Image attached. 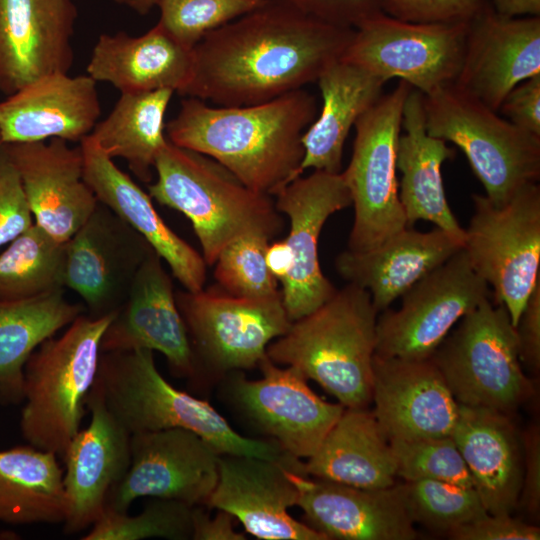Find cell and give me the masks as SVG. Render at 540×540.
Masks as SVG:
<instances>
[{
  "mask_svg": "<svg viewBox=\"0 0 540 540\" xmlns=\"http://www.w3.org/2000/svg\"><path fill=\"white\" fill-rule=\"evenodd\" d=\"M354 29L307 16L278 0L207 33L192 49L180 95L217 106L266 102L306 84L340 60Z\"/></svg>",
  "mask_w": 540,
  "mask_h": 540,
  "instance_id": "6da1fadb",
  "label": "cell"
},
{
  "mask_svg": "<svg viewBox=\"0 0 540 540\" xmlns=\"http://www.w3.org/2000/svg\"><path fill=\"white\" fill-rule=\"evenodd\" d=\"M316 113L314 95L303 88L245 106H209L188 97L165 130L171 143L214 159L250 189L275 196L302 174V135Z\"/></svg>",
  "mask_w": 540,
  "mask_h": 540,
  "instance_id": "7a4b0ae2",
  "label": "cell"
},
{
  "mask_svg": "<svg viewBox=\"0 0 540 540\" xmlns=\"http://www.w3.org/2000/svg\"><path fill=\"white\" fill-rule=\"evenodd\" d=\"M377 311L365 289L348 283L267 347L277 365L297 368L345 408L372 402Z\"/></svg>",
  "mask_w": 540,
  "mask_h": 540,
  "instance_id": "3957f363",
  "label": "cell"
},
{
  "mask_svg": "<svg viewBox=\"0 0 540 540\" xmlns=\"http://www.w3.org/2000/svg\"><path fill=\"white\" fill-rule=\"evenodd\" d=\"M156 181L149 195L160 204L183 213L192 223L207 265L222 249L247 234L272 239L283 227L271 196L244 185L214 159L169 140L159 151Z\"/></svg>",
  "mask_w": 540,
  "mask_h": 540,
  "instance_id": "277c9868",
  "label": "cell"
},
{
  "mask_svg": "<svg viewBox=\"0 0 540 540\" xmlns=\"http://www.w3.org/2000/svg\"><path fill=\"white\" fill-rule=\"evenodd\" d=\"M94 383L131 435L182 428L198 434L220 455L280 460L287 454L273 441L239 434L206 400L172 386L158 371L152 350L102 352Z\"/></svg>",
  "mask_w": 540,
  "mask_h": 540,
  "instance_id": "5b68a950",
  "label": "cell"
},
{
  "mask_svg": "<svg viewBox=\"0 0 540 540\" xmlns=\"http://www.w3.org/2000/svg\"><path fill=\"white\" fill-rule=\"evenodd\" d=\"M115 314H81L60 337L45 340L27 360L20 429L30 445L63 458L80 430L98 371L101 340Z\"/></svg>",
  "mask_w": 540,
  "mask_h": 540,
  "instance_id": "8992f818",
  "label": "cell"
},
{
  "mask_svg": "<svg viewBox=\"0 0 540 540\" xmlns=\"http://www.w3.org/2000/svg\"><path fill=\"white\" fill-rule=\"evenodd\" d=\"M423 108L428 134L462 150L495 205L539 181V136L517 127L453 84L423 95Z\"/></svg>",
  "mask_w": 540,
  "mask_h": 540,
  "instance_id": "52a82bcc",
  "label": "cell"
},
{
  "mask_svg": "<svg viewBox=\"0 0 540 540\" xmlns=\"http://www.w3.org/2000/svg\"><path fill=\"white\" fill-rule=\"evenodd\" d=\"M458 404L510 415L532 394L506 308L485 299L430 357Z\"/></svg>",
  "mask_w": 540,
  "mask_h": 540,
  "instance_id": "ba28073f",
  "label": "cell"
},
{
  "mask_svg": "<svg viewBox=\"0 0 540 540\" xmlns=\"http://www.w3.org/2000/svg\"><path fill=\"white\" fill-rule=\"evenodd\" d=\"M472 200L463 249L516 327L540 280V186L527 184L502 205L486 195L473 194Z\"/></svg>",
  "mask_w": 540,
  "mask_h": 540,
  "instance_id": "9c48e42d",
  "label": "cell"
},
{
  "mask_svg": "<svg viewBox=\"0 0 540 540\" xmlns=\"http://www.w3.org/2000/svg\"><path fill=\"white\" fill-rule=\"evenodd\" d=\"M413 88L404 81L382 95L355 123L350 162L341 172L354 207L348 249L375 248L407 226L397 179L403 107Z\"/></svg>",
  "mask_w": 540,
  "mask_h": 540,
  "instance_id": "30bf717a",
  "label": "cell"
},
{
  "mask_svg": "<svg viewBox=\"0 0 540 540\" xmlns=\"http://www.w3.org/2000/svg\"><path fill=\"white\" fill-rule=\"evenodd\" d=\"M176 302L197 364L210 375L258 367L268 345L290 325L282 296L247 299L213 289L178 291Z\"/></svg>",
  "mask_w": 540,
  "mask_h": 540,
  "instance_id": "8fae6325",
  "label": "cell"
},
{
  "mask_svg": "<svg viewBox=\"0 0 540 540\" xmlns=\"http://www.w3.org/2000/svg\"><path fill=\"white\" fill-rule=\"evenodd\" d=\"M490 295L462 248L406 291L398 310L381 312L375 354L430 358L452 327Z\"/></svg>",
  "mask_w": 540,
  "mask_h": 540,
  "instance_id": "7c38bea8",
  "label": "cell"
},
{
  "mask_svg": "<svg viewBox=\"0 0 540 540\" xmlns=\"http://www.w3.org/2000/svg\"><path fill=\"white\" fill-rule=\"evenodd\" d=\"M468 24L412 23L382 12L354 29L340 60L427 95L455 82Z\"/></svg>",
  "mask_w": 540,
  "mask_h": 540,
  "instance_id": "4fadbf2b",
  "label": "cell"
},
{
  "mask_svg": "<svg viewBox=\"0 0 540 540\" xmlns=\"http://www.w3.org/2000/svg\"><path fill=\"white\" fill-rule=\"evenodd\" d=\"M262 378L249 380L238 371L227 375L232 405L256 431L296 458L311 457L345 407L319 397L295 367H279L267 354L259 366Z\"/></svg>",
  "mask_w": 540,
  "mask_h": 540,
  "instance_id": "5bb4252c",
  "label": "cell"
},
{
  "mask_svg": "<svg viewBox=\"0 0 540 540\" xmlns=\"http://www.w3.org/2000/svg\"><path fill=\"white\" fill-rule=\"evenodd\" d=\"M130 455L129 468L109 492L105 507L127 512L140 497L208 505L220 454L198 434L182 428L135 433Z\"/></svg>",
  "mask_w": 540,
  "mask_h": 540,
  "instance_id": "9a60e30c",
  "label": "cell"
},
{
  "mask_svg": "<svg viewBox=\"0 0 540 540\" xmlns=\"http://www.w3.org/2000/svg\"><path fill=\"white\" fill-rule=\"evenodd\" d=\"M275 196L276 209L290 221L284 240L291 248L293 267L280 282L282 303L293 322L316 310L337 291L321 270L318 241L327 219L349 207L352 200L341 172L320 170L299 176Z\"/></svg>",
  "mask_w": 540,
  "mask_h": 540,
  "instance_id": "2e32d148",
  "label": "cell"
},
{
  "mask_svg": "<svg viewBox=\"0 0 540 540\" xmlns=\"http://www.w3.org/2000/svg\"><path fill=\"white\" fill-rule=\"evenodd\" d=\"M292 471L306 474L304 462L289 454L280 460L220 455L217 484L207 506L228 512L258 539L328 540L288 513L298 497Z\"/></svg>",
  "mask_w": 540,
  "mask_h": 540,
  "instance_id": "e0dca14e",
  "label": "cell"
},
{
  "mask_svg": "<svg viewBox=\"0 0 540 540\" xmlns=\"http://www.w3.org/2000/svg\"><path fill=\"white\" fill-rule=\"evenodd\" d=\"M151 250L143 237L98 202L65 243L64 286L82 298L89 316L117 313Z\"/></svg>",
  "mask_w": 540,
  "mask_h": 540,
  "instance_id": "ac0fdd59",
  "label": "cell"
},
{
  "mask_svg": "<svg viewBox=\"0 0 540 540\" xmlns=\"http://www.w3.org/2000/svg\"><path fill=\"white\" fill-rule=\"evenodd\" d=\"M538 74L540 16H505L487 2L468 24L453 85L498 112L516 85Z\"/></svg>",
  "mask_w": 540,
  "mask_h": 540,
  "instance_id": "d6986e66",
  "label": "cell"
},
{
  "mask_svg": "<svg viewBox=\"0 0 540 540\" xmlns=\"http://www.w3.org/2000/svg\"><path fill=\"white\" fill-rule=\"evenodd\" d=\"M134 349L158 351L174 376L197 380L196 359L172 279L153 249L101 340L102 352Z\"/></svg>",
  "mask_w": 540,
  "mask_h": 540,
  "instance_id": "ffe728a7",
  "label": "cell"
},
{
  "mask_svg": "<svg viewBox=\"0 0 540 540\" xmlns=\"http://www.w3.org/2000/svg\"><path fill=\"white\" fill-rule=\"evenodd\" d=\"M89 425L73 437L62 458L67 501L64 532L75 534L91 527L103 512L111 489L130 465L131 434L106 407L93 383L86 402Z\"/></svg>",
  "mask_w": 540,
  "mask_h": 540,
  "instance_id": "44dd1931",
  "label": "cell"
},
{
  "mask_svg": "<svg viewBox=\"0 0 540 540\" xmlns=\"http://www.w3.org/2000/svg\"><path fill=\"white\" fill-rule=\"evenodd\" d=\"M372 411L388 439L451 436L459 404L431 358L406 360L374 354Z\"/></svg>",
  "mask_w": 540,
  "mask_h": 540,
  "instance_id": "7402d4cb",
  "label": "cell"
},
{
  "mask_svg": "<svg viewBox=\"0 0 540 540\" xmlns=\"http://www.w3.org/2000/svg\"><path fill=\"white\" fill-rule=\"evenodd\" d=\"M2 144L19 174L34 223L66 243L98 204L83 177L80 146L70 147L59 138Z\"/></svg>",
  "mask_w": 540,
  "mask_h": 540,
  "instance_id": "603a6c76",
  "label": "cell"
},
{
  "mask_svg": "<svg viewBox=\"0 0 540 540\" xmlns=\"http://www.w3.org/2000/svg\"><path fill=\"white\" fill-rule=\"evenodd\" d=\"M77 14L72 0H0V91L68 73Z\"/></svg>",
  "mask_w": 540,
  "mask_h": 540,
  "instance_id": "cb8c5ba5",
  "label": "cell"
},
{
  "mask_svg": "<svg viewBox=\"0 0 540 540\" xmlns=\"http://www.w3.org/2000/svg\"><path fill=\"white\" fill-rule=\"evenodd\" d=\"M305 523L329 539L413 540L417 537L401 484L364 489L290 472Z\"/></svg>",
  "mask_w": 540,
  "mask_h": 540,
  "instance_id": "d4e9b609",
  "label": "cell"
},
{
  "mask_svg": "<svg viewBox=\"0 0 540 540\" xmlns=\"http://www.w3.org/2000/svg\"><path fill=\"white\" fill-rule=\"evenodd\" d=\"M100 114L96 81L89 75H45L0 101V143L81 142Z\"/></svg>",
  "mask_w": 540,
  "mask_h": 540,
  "instance_id": "484cf974",
  "label": "cell"
},
{
  "mask_svg": "<svg viewBox=\"0 0 540 540\" xmlns=\"http://www.w3.org/2000/svg\"><path fill=\"white\" fill-rule=\"evenodd\" d=\"M83 177L98 202L126 222L164 260L173 276L188 291H199L206 281V262L190 244L160 217L151 196L119 169L95 140L80 142Z\"/></svg>",
  "mask_w": 540,
  "mask_h": 540,
  "instance_id": "4316f807",
  "label": "cell"
},
{
  "mask_svg": "<svg viewBox=\"0 0 540 540\" xmlns=\"http://www.w3.org/2000/svg\"><path fill=\"white\" fill-rule=\"evenodd\" d=\"M463 245L464 238L438 227L429 232L406 227L375 248L342 252L335 267L348 283L368 291L382 312Z\"/></svg>",
  "mask_w": 540,
  "mask_h": 540,
  "instance_id": "83f0119b",
  "label": "cell"
},
{
  "mask_svg": "<svg viewBox=\"0 0 540 540\" xmlns=\"http://www.w3.org/2000/svg\"><path fill=\"white\" fill-rule=\"evenodd\" d=\"M451 438L488 514H511L522 488L523 447L510 416L459 404Z\"/></svg>",
  "mask_w": 540,
  "mask_h": 540,
  "instance_id": "f1b7e54d",
  "label": "cell"
},
{
  "mask_svg": "<svg viewBox=\"0 0 540 540\" xmlns=\"http://www.w3.org/2000/svg\"><path fill=\"white\" fill-rule=\"evenodd\" d=\"M193 56L160 24L143 35L101 34L93 47L87 75L121 93L171 89L179 94L192 74Z\"/></svg>",
  "mask_w": 540,
  "mask_h": 540,
  "instance_id": "f546056e",
  "label": "cell"
},
{
  "mask_svg": "<svg viewBox=\"0 0 540 540\" xmlns=\"http://www.w3.org/2000/svg\"><path fill=\"white\" fill-rule=\"evenodd\" d=\"M402 127L396 165L401 172L398 193L407 226L425 220L464 238L465 229L448 204L441 172L443 163L454 156V151L444 140L428 134L423 94L414 88L404 103Z\"/></svg>",
  "mask_w": 540,
  "mask_h": 540,
  "instance_id": "4dcf8cb0",
  "label": "cell"
},
{
  "mask_svg": "<svg viewBox=\"0 0 540 540\" xmlns=\"http://www.w3.org/2000/svg\"><path fill=\"white\" fill-rule=\"evenodd\" d=\"M322 96L319 116L302 135L306 169L340 173L344 144L356 121L382 96L387 81L369 71L338 60L318 77Z\"/></svg>",
  "mask_w": 540,
  "mask_h": 540,
  "instance_id": "1f68e13d",
  "label": "cell"
},
{
  "mask_svg": "<svg viewBox=\"0 0 540 540\" xmlns=\"http://www.w3.org/2000/svg\"><path fill=\"white\" fill-rule=\"evenodd\" d=\"M304 469L308 476L364 489L393 486L397 477L389 439L367 408H345Z\"/></svg>",
  "mask_w": 540,
  "mask_h": 540,
  "instance_id": "d6a6232c",
  "label": "cell"
},
{
  "mask_svg": "<svg viewBox=\"0 0 540 540\" xmlns=\"http://www.w3.org/2000/svg\"><path fill=\"white\" fill-rule=\"evenodd\" d=\"M59 290L37 297L0 301V403L24 400V367L31 354L84 313Z\"/></svg>",
  "mask_w": 540,
  "mask_h": 540,
  "instance_id": "836d02e7",
  "label": "cell"
},
{
  "mask_svg": "<svg viewBox=\"0 0 540 540\" xmlns=\"http://www.w3.org/2000/svg\"><path fill=\"white\" fill-rule=\"evenodd\" d=\"M63 474L53 452L30 444L0 450V522L64 523Z\"/></svg>",
  "mask_w": 540,
  "mask_h": 540,
  "instance_id": "e575fe53",
  "label": "cell"
},
{
  "mask_svg": "<svg viewBox=\"0 0 540 540\" xmlns=\"http://www.w3.org/2000/svg\"><path fill=\"white\" fill-rule=\"evenodd\" d=\"M173 93L171 89L121 93L109 115L90 134L109 157L126 160L143 182H151L156 157L168 141L164 118Z\"/></svg>",
  "mask_w": 540,
  "mask_h": 540,
  "instance_id": "d590c367",
  "label": "cell"
},
{
  "mask_svg": "<svg viewBox=\"0 0 540 540\" xmlns=\"http://www.w3.org/2000/svg\"><path fill=\"white\" fill-rule=\"evenodd\" d=\"M65 243L35 223L0 253V301L64 290Z\"/></svg>",
  "mask_w": 540,
  "mask_h": 540,
  "instance_id": "8d00e7d4",
  "label": "cell"
},
{
  "mask_svg": "<svg viewBox=\"0 0 540 540\" xmlns=\"http://www.w3.org/2000/svg\"><path fill=\"white\" fill-rule=\"evenodd\" d=\"M193 507L163 498H153L142 512L130 516L105 507L83 540L192 539Z\"/></svg>",
  "mask_w": 540,
  "mask_h": 540,
  "instance_id": "74e56055",
  "label": "cell"
},
{
  "mask_svg": "<svg viewBox=\"0 0 540 540\" xmlns=\"http://www.w3.org/2000/svg\"><path fill=\"white\" fill-rule=\"evenodd\" d=\"M408 512L414 523L446 535L488 514L476 490L438 480L401 483Z\"/></svg>",
  "mask_w": 540,
  "mask_h": 540,
  "instance_id": "f35d334b",
  "label": "cell"
},
{
  "mask_svg": "<svg viewBox=\"0 0 540 540\" xmlns=\"http://www.w3.org/2000/svg\"><path fill=\"white\" fill-rule=\"evenodd\" d=\"M270 239L258 234L240 236L228 243L215 261L214 276L224 292L247 299L281 295L269 271L265 252Z\"/></svg>",
  "mask_w": 540,
  "mask_h": 540,
  "instance_id": "ab89813d",
  "label": "cell"
},
{
  "mask_svg": "<svg viewBox=\"0 0 540 540\" xmlns=\"http://www.w3.org/2000/svg\"><path fill=\"white\" fill-rule=\"evenodd\" d=\"M396 476L405 481L438 480L472 487L473 480L451 436L389 439Z\"/></svg>",
  "mask_w": 540,
  "mask_h": 540,
  "instance_id": "60d3db41",
  "label": "cell"
},
{
  "mask_svg": "<svg viewBox=\"0 0 540 540\" xmlns=\"http://www.w3.org/2000/svg\"><path fill=\"white\" fill-rule=\"evenodd\" d=\"M265 0H160V24L177 42L193 47L212 30L252 11Z\"/></svg>",
  "mask_w": 540,
  "mask_h": 540,
  "instance_id": "b9f144b4",
  "label": "cell"
},
{
  "mask_svg": "<svg viewBox=\"0 0 540 540\" xmlns=\"http://www.w3.org/2000/svg\"><path fill=\"white\" fill-rule=\"evenodd\" d=\"M486 3V0H382V11L412 23L468 24Z\"/></svg>",
  "mask_w": 540,
  "mask_h": 540,
  "instance_id": "7bdbcfd3",
  "label": "cell"
},
{
  "mask_svg": "<svg viewBox=\"0 0 540 540\" xmlns=\"http://www.w3.org/2000/svg\"><path fill=\"white\" fill-rule=\"evenodd\" d=\"M32 216L19 174L0 143V248L28 230Z\"/></svg>",
  "mask_w": 540,
  "mask_h": 540,
  "instance_id": "ee69618b",
  "label": "cell"
},
{
  "mask_svg": "<svg viewBox=\"0 0 540 540\" xmlns=\"http://www.w3.org/2000/svg\"><path fill=\"white\" fill-rule=\"evenodd\" d=\"M325 23L355 29L382 13V0H278Z\"/></svg>",
  "mask_w": 540,
  "mask_h": 540,
  "instance_id": "f6af8a7d",
  "label": "cell"
},
{
  "mask_svg": "<svg viewBox=\"0 0 540 540\" xmlns=\"http://www.w3.org/2000/svg\"><path fill=\"white\" fill-rule=\"evenodd\" d=\"M447 536L454 540H538L540 529L511 514H487L450 531Z\"/></svg>",
  "mask_w": 540,
  "mask_h": 540,
  "instance_id": "bcb514c9",
  "label": "cell"
},
{
  "mask_svg": "<svg viewBox=\"0 0 540 540\" xmlns=\"http://www.w3.org/2000/svg\"><path fill=\"white\" fill-rule=\"evenodd\" d=\"M498 112L517 127L540 137V74L516 85Z\"/></svg>",
  "mask_w": 540,
  "mask_h": 540,
  "instance_id": "7dc6e473",
  "label": "cell"
},
{
  "mask_svg": "<svg viewBox=\"0 0 540 540\" xmlns=\"http://www.w3.org/2000/svg\"><path fill=\"white\" fill-rule=\"evenodd\" d=\"M523 481L518 500L525 512L538 517L540 508V430L531 425L521 434Z\"/></svg>",
  "mask_w": 540,
  "mask_h": 540,
  "instance_id": "c3c4849f",
  "label": "cell"
},
{
  "mask_svg": "<svg viewBox=\"0 0 540 540\" xmlns=\"http://www.w3.org/2000/svg\"><path fill=\"white\" fill-rule=\"evenodd\" d=\"M521 362L533 372L540 368V280L529 296L516 325Z\"/></svg>",
  "mask_w": 540,
  "mask_h": 540,
  "instance_id": "681fc988",
  "label": "cell"
},
{
  "mask_svg": "<svg viewBox=\"0 0 540 540\" xmlns=\"http://www.w3.org/2000/svg\"><path fill=\"white\" fill-rule=\"evenodd\" d=\"M234 517L218 510L210 517L198 506L193 507V540H245V535L234 529Z\"/></svg>",
  "mask_w": 540,
  "mask_h": 540,
  "instance_id": "f907efd6",
  "label": "cell"
},
{
  "mask_svg": "<svg viewBox=\"0 0 540 540\" xmlns=\"http://www.w3.org/2000/svg\"><path fill=\"white\" fill-rule=\"evenodd\" d=\"M265 260L269 271L279 281H282L293 267L292 251L285 240L269 243Z\"/></svg>",
  "mask_w": 540,
  "mask_h": 540,
  "instance_id": "816d5d0a",
  "label": "cell"
},
{
  "mask_svg": "<svg viewBox=\"0 0 540 540\" xmlns=\"http://www.w3.org/2000/svg\"><path fill=\"white\" fill-rule=\"evenodd\" d=\"M498 13L510 17L540 16V0H491Z\"/></svg>",
  "mask_w": 540,
  "mask_h": 540,
  "instance_id": "f5cc1de1",
  "label": "cell"
},
{
  "mask_svg": "<svg viewBox=\"0 0 540 540\" xmlns=\"http://www.w3.org/2000/svg\"><path fill=\"white\" fill-rule=\"evenodd\" d=\"M118 4L125 5L140 15L149 13L157 6L160 0H114Z\"/></svg>",
  "mask_w": 540,
  "mask_h": 540,
  "instance_id": "db71d44e",
  "label": "cell"
}]
</instances>
